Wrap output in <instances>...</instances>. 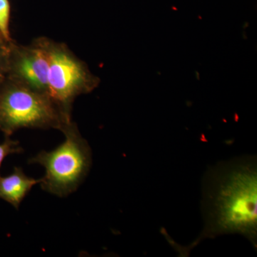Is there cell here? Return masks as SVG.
<instances>
[{
  "mask_svg": "<svg viewBox=\"0 0 257 257\" xmlns=\"http://www.w3.org/2000/svg\"><path fill=\"white\" fill-rule=\"evenodd\" d=\"M10 5L8 0H0V34L7 42L13 40L10 32Z\"/></svg>",
  "mask_w": 257,
  "mask_h": 257,
  "instance_id": "7",
  "label": "cell"
},
{
  "mask_svg": "<svg viewBox=\"0 0 257 257\" xmlns=\"http://www.w3.org/2000/svg\"><path fill=\"white\" fill-rule=\"evenodd\" d=\"M7 42L6 40L3 38V36H2L1 34H0V43H3V42Z\"/></svg>",
  "mask_w": 257,
  "mask_h": 257,
  "instance_id": "10",
  "label": "cell"
},
{
  "mask_svg": "<svg viewBox=\"0 0 257 257\" xmlns=\"http://www.w3.org/2000/svg\"><path fill=\"white\" fill-rule=\"evenodd\" d=\"M71 121L48 94L8 78L0 84V132L5 137L23 128L62 132Z\"/></svg>",
  "mask_w": 257,
  "mask_h": 257,
  "instance_id": "3",
  "label": "cell"
},
{
  "mask_svg": "<svg viewBox=\"0 0 257 257\" xmlns=\"http://www.w3.org/2000/svg\"><path fill=\"white\" fill-rule=\"evenodd\" d=\"M23 151L20 142L11 140L10 137H5V141L0 144V167L8 155L23 153Z\"/></svg>",
  "mask_w": 257,
  "mask_h": 257,
  "instance_id": "8",
  "label": "cell"
},
{
  "mask_svg": "<svg viewBox=\"0 0 257 257\" xmlns=\"http://www.w3.org/2000/svg\"><path fill=\"white\" fill-rule=\"evenodd\" d=\"M42 39L49 57V95L64 116L72 119L74 99L92 92L100 80L65 44Z\"/></svg>",
  "mask_w": 257,
  "mask_h": 257,
  "instance_id": "4",
  "label": "cell"
},
{
  "mask_svg": "<svg viewBox=\"0 0 257 257\" xmlns=\"http://www.w3.org/2000/svg\"><path fill=\"white\" fill-rule=\"evenodd\" d=\"M40 181L41 179L28 177L20 167H15L11 175L0 177V199L18 209L32 187L35 184H40Z\"/></svg>",
  "mask_w": 257,
  "mask_h": 257,
  "instance_id": "6",
  "label": "cell"
},
{
  "mask_svg": "<svg viewBox=\"0 0 257 257\" xmlns=\"http://www.w3.org/2000/svg\"><path fill=\"white\" fill-rule=\"evenodd\" d=\"M65 141L50 152L41 151L29 160L45 167L40 181L45 192L66 197L77 191L90 170L92 150L79 133L77 124L71 121L62 130Z\"/></svg>",
  "mask_w": 257,
  "mask_h": 257,
  "instance_id": "2",
  "label": "cell"
},
{
  "mask_svg": "<svg viewBox=\"0 0 257 257\" xmlns=\"http://www.w3.org/2000/svg\"><path fill=\"white\" fill-rule=\"evenodd\" d=\"M201 205L204 228L191 244L179 246L162 231L181 256H189L203 240L228 234L243 235L256 249V157L245 155L209 167L203 177Z\"/></svg>",
  "mask_w": 257,
  "mask_h": 257,
  "instance_id": "1",
  "label": "cell"
},
{
  "mask_svg": "<svg viewBox=\"0 0 257 257\" xmlns=\"http://www.w3.org/2000/svg\"><path fill=\"white\" fill-rule=\"evenodd\" d=\"M9 42H5L0 43V84L6 79L7 56H8V47Z\"/></svg>",
  "mask_w": 257,
  "mask_h": 257,
  "instance_id": "9",
  "label": "cell"
},
{
  "mask_svg": "<svg viewBox=\"0 0 257 257\" xmlns=\"http://www.w3.org/2000/svg\"><path fill=\"white\" fill-rule=\"evenodd\" d=\"M48 77L49 57L42 37L28 46L13 40L8 43L6 78L49 95Z\"/></svg>",
  "mask_w": 257,
  "mask_h": 257,
  "instance_id": "5",
  "label": "cell"
}]
</instances>
